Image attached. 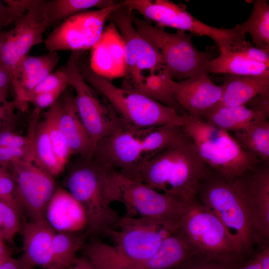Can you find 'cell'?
<instances>
[{
    "mask_svg": "<svg viewBox=\"0 0 269 269\" xmlns=\"http://www.w3.org/2000/svg\"><path fill=\"white\" fill-rule=\"evenodd\" d=\"M179 228L180 220L124 216L104 234L113 245L90 236L81 250L97 269H132L153 255L163 240Z\"/></svg>",
    "mask_w": 269,
    "mask_h": 269,
    "instance_id": "obj_1",
    "label": "cell"
},
{
    "mask_svg": "<svg viewBox=\"0 0 269 269\" xmlns=\"http://www.w3.org/2000/svg\"><path fill=\"white\" fill-rule=\"evenodd\" d=\"M254 189L251 169L227 178L208 166L196 194V199L239 238L244 255L252 253L259 243L251 208Z\"/></svg>",
    "mask_w": 269,
    "mask_h": 269,
    "instance_id": "obj_2",
    "label": "cell"
},
{
    "mask_svg": "<svg viewBox=\"0 0 269 269\" xmlns=\"http://www.w3.org/2000/svg\"><path fill=\"white\" fill-rule=\"evenodd\" d=\"M109 18L117 26L125 44L126 73L120 87L181 111L170 91L169 82L172 79L161 54L138 33L131 12L122 5Z\"/></svg>",
    "mask_w": 269,
    "mask_h": 269,
    "instance_id": "obj_3",
    "label": "cell"
},
{
    "mask_svg": "<svg viewBox=\"0 0 269 269\" xmlns=\"http://www.w3.org/2000/svg\"><path fill=\"white\" fill-rule=\"evenodd\" d=\"M119 173L111 165L92 157L81 158L68 172L65 186L85 209L89 237L104 235L121 217L111 206L119 201Z\"/></svg>",
    "mask_w": 269,
    "mask_h": 269,
    "instance_id": "obj_4",
    "label": "cell"
},
{
    "mask_svg": "<svg viewBox=\"0 0 269 269\" xmlns=\"http://www.w3.org/2000/svg\"><path fill=\"white\" fill-rule=\"evenodd\" d=\"M207 168L187 132L173 144L144 162L139 176L144 185L177 196L188 205L196 199Z\"/></svg>",
    "mask_w": 269,
    "mask_h": 269,
    "instance_id": "obj_5",
    "label": "cell"
},
{
    "mask_svg": "<svg viewBox=\"0 0 269 269\" xmlns=\"http://www.w3.org/2000/svg\"><path fill=\"white\" fill-rule=\"evenodd\" d=\"M81 75L94 89L110 103L124 129L136 130L168 125H184L182 114L143 94L118 87L79 62Z\"/></svg>",
    "mask_w": 269,
    "mask_h": 269,
    "instance_id": "obj_6",
    "label": "cell"
},
{
    "mask_svg": "<svg viewBox=\"0 0 269 269\" xmlns=\"http://www.w3.org/2000/svg\"><path fill=\"white\" fill-rule=\"evenodd\" d=\"M131 17L138 33L161 54L173 80L209 74V63L213 58L208 52L199 51L195 47L191 34L182 30L167 32L134 15L133 12Z\"/></svg>",
    "mask_w": 269,
    "mask_h": 269,
    "instance_id": "obj_7",
    "label": "cell"
},
{
    "mask_svg": "<svg viewBox=\"0 0 269 269\" xmlns=\"http://www.w3.org/2000/svg\"><path fill=\"white\" fill-rule=\"evenodd\" d=\"M184 127L202 160L227 178L243 174L259 162L245 153L229 132L182 114Z\"/></svg>",
    "mask_w": 269,
    "mask_h": 269,
    "instance_id": "obj_8",
    "label": "cell"
},
{
    "mask_svg": "<svg viewBox=\"0 0 269 269\" xmlns=\"http://www.w3.org/2000/svg\"><path fill=\"white\" fill-rule=\"evenodd\" d=\"M180 228L199 257L238 262L244 255L239 238L197 199L187 205Z\"/></svg>",
    "mask_w": 269,
    "mask_h": 269,
    "instance_id": "obj_9",
    "label": "cell"
},
{
    "mask_svg": "<svg viewBox=\"0 0 269 269\" xmlns=\"http://www.w3.org/2000/svg\"><path fill=\"white\" fill-rule=\"evenodd\" d=\"M122 4L129 12L139 13L143 19L153 21L158 27L208 36L216 44L220 52L228 50L233 41L246 37L239 24L232 28L211 26L195 18L181 3L177 4L168 0H126Z\"/></svg>",
    "mask_w": 269,
    "mask_h": 269,
    "instance_id": "obj_10",
    "label": "cell"
},
{
    "mask_svg": "<svg viewBox=\"0 0 269 269\" xmlns=\"http://www.w3.org/2000/svg\"><path fill=\"white\" fill-rule=\"evenodd\" d=\"M83 52L72 51L64 69L69 85L75 92L78 113L90 137L93 151L99 141L124 128L110 103L90 86L81 75L79 61Z\"/></svg>",
    "mask_w": 269,
    "mask_h": 269,
    "instance_id": "obj_11",
    "label": "cell"
},
{
    "mask_svg": "<svg viewBox=\"0 0 269 269\" xmlns=\"http://www.w3.org/2000/svg\"><path fill=\"white\" fill-rule=\"evenodd\" d=\"M122 2L103 9L87 10L61 22L43 40L48 52L92 49L100 39L106 20Z\"/></svg>",
    "mask_w": 269,
    "mask_h": 269,
    "instance_id": "obj_12",
    "label": "cell"
},
{
    "mask_svg": "<svg viewBox=\"0 0 269 269\" xmlns=\"http://www.w3.org/2000/svg\"><path fill=\"white\" fill-rule=\"evenodd\" d=\"M147 130L122 129L99 141L90 157L119 169L126 178L141 182L140 167L150 158L146 141Z\"/></svg>",
    "mask_w": 269,
    "mask_h": 269,
    "instance_id": "obj_13",
    "label": "cell"
},
{
    "mask_svg": "<svg viewBox=\"0 0 269 269\" xmlns=\"http://www.w3.org/2000/svg\"><path fill=\"white\" fill-rule=\"evenodd\" d=\"M120 199L125 216L157 220H180L187 205L179 198L154 190L142 183L118 175Z\"/></svg>",
    "mask_w": 269,
    "mask_h": 269,
    "instance_id": "obj_14",
    "label": "cell"
},
{
    "mask_svg": "<svg viewBox=\"0 0 269 269\" xmlns=\"http://www.w3.org/2000/svg\"><path fill=\"white\" fill-rule=\"evenodd\" d=\"M14 183L13 197L22 213L31 221L45 219V211L55 191L48 173L33 161H19L8 168Z\"/></svg>",
    "mask_w": 269,
    "mask_h": 269,
    "instance_id": "obj_15",
    "label": "cell"
},
{
    "mask_svg": "<svg viewBox=\"0 0 269 269\" xmlns=\"http://www.w3.org/2000/svg\"><path fill=\"white\" fill-rule=\"evenodd\" d=\"M169 88L181 109L201 120L220 103L222 95L221 86L215 84L207 74L177 81L171 79Z\"/></svg>",
    "mask_w": 269,
    "mask_h": 269,
    "instance_id": "obj_16",
    "label": "cell"
},
{
    "mask_svg": "<svg viewBox=\"0 0 269 269\" xmlns=\"http://www.w3.org/2000/svg\"><path fill=\"white\" fill-rule=\"evenodd\" d=\"M89 67L94 73L110 81L125 76V42L117 26L111 21L92 49Z\"/></svg>",
    "mask_w": 269,
    "mask_h": 269,
    "instance_id": "obj_17",
    "label": "cell"
},
{
    "mask_svg": "<svg viewBox=\"0 0 269 269\" xmlns=\"http://www.w3.org/2000/svg\"><path fill=\"white\" fill-rule=\"evenodd\" d=\"M23 238V261L31 267L49 269L51 246L55 230L46 219L26 222L21 226Z\"/></svg>",
    "mask_w": 269,
    "mask_h": 269,
    "instance_id": "obj_18",
    "label": "cell"
},
{
    "mask_svg": "<svg viewBox=\"0 0 269 269\" xmlns=\"http://www.w3.org/2000/svg\"><path fill=\"white\" fill-rule=\"evenodd\" d=\"M59 59L57 52H48L37 56L28 55L20 61L16 82L12 85L16 108L23 110L26 96L53 72Z\"/></svg>",
    "mask_w": 269,
    "mask_h": 269,
    "instance_id": "obj_19",
    "label": "cell"
},
{
    "mask_svg": "<svg viewBox=\"0 0 269 269\" xmlns=\"http://www.w3.org/2000/svg\"><path fill=\"white\" fill-rule=\"evenodd\" d=\"M45 219L58 232H79L86 227V214L82 205L67 191L55 190L45 211Z\"/></svg>",
    "mask_w": 269,
    "mask_h": 269,
    "instance_id": "obj_20",
    "label": "cell"
},
{
    "mask_svg": "<svg viewBox=\"0 0 269 269\" xmlns=\"http://www.w3.org/2000/svg\"><path fill=\"white\" fill-rule=\"evenodd\" d=\"M61 101L59 125L70 154L89 159L92 152V143L79 116L75 96L64 93Z\"/></svg>",
    "mask_w": 269,
    "mask_h": 269,
    "instance_id": "obj_21",
    "label": "cell"
},
{
    "mask_svg": "<svg viewBox=\"0 0 269 269\" xmlns=\"http://www.w3.org/2000/svg\"><path fill=\"white\" fill-rule=\"evenodd\" d=\"M198 257L187 237L179 228L163 240L153 255L132 269H176Z\"/></svg>",
    "mask_w": 269,
    "mask_h": 269,
    "instance_id": "obj_22",
    "label": "cell"
},
{
    "mask_svg": "<svg viewBox=\"0 0 269 269\" xmlns=\"http://www.w3.org/2000/svg\"><path fill=\"white\" fill-rule=\"evenodd\" d=\"M40 2L41 0H37L32 8L14 21L15 25L12 29L5 31L20 61L28 55L33 46L43 41V34L49 27L47 21L41 15Z\"/></svg>",
    "mask_w": 269,
    "mask_h": 269,
    "instance_id": "obj_23",
    "label": "cell"
},
{
    "mask_svg": "<svg viewBox=\"0 0 269 269\" xmlns=\"http://www.w3.org/2000/svg\"><path fill=\"white\" fill-rule=\"evenodd\" d=\"M254 189L251 207L259 243L269 239V161H259L252 168Z\"/></svg>",
    "mask_w": 269,
    "mask_h": 269,
    "instance_id": "obj_24",
    "label": "cell"
},
{
    "mask_svg": "<svg viewBox=\"0 0 269 269\" xmlns=\"http://www.w3.org/2000/svg\"><path fill=\"white\" fill-rule=\"evenodd\" d=\"M221 86L222 95L217 106H245L257 95L269 92V76L226 75Z\"/></svg>",
    "mask_w": 269,
    "mask_h": 269,
    "instance_id": "obj_25",
    "label": "cell"
},
{
    "mask_svg": "<svg viewBox=\"0 0 269 269\" xmlns=\"http://www.w3.org/2000/svg\"><path fill=\"white\" fill-rule=\"evenodd\" d=\"M263 117L232 135L240 148L259 161H269V121Z\"/></svg>",
    "mask_w": 269,
    "mask_h": 269,
    "instance_id": "obj_26",
    "label": "cell"
},
{
    "mask_svg": "<svg viewBox=\"0 0 269 269\" xmlns=\"http://www.w3.org/2000/svg\"><path fill=\"white\" fill-rule=\"evenodd\" d=\"M263 117H266L246 106L218 105L209 111L202 120L226 132L234 133L245 128Z\"/></svg>",
    "mask_w": 269,
    "mask_h": 269,
    "instance_id": "obj_27",
    "label": "cell"
},
{
    "mask_svg": "<svg viewBox=\"0 0 269 269\" xmlns=\"http://www.w3.org/2000/svg\"><path fill=\"white\" fill-rule=\"evenodd\" d=\"M117 3L112 0H41L39 9L42 17L50 26L91 8L103 9Z\"/></svg>",
    "mask_w": 269,
    "mask_h": 269,
    "instance_id": "obj_28",
    "label": "cell"
},
{
    "mask_svg": "<svg viewBox=\"0 0 269 269\" xmlns=\"http://www.w3.org/2000/svg\"><path fill=\"white\" fill-rule=\"evenodd\" d=\"M89 236L86 231L56 233L51 246V261L49 269H67L78 258L77 253L82 250Z\"/></svg>",
    "mask_w": 269,
    "mask_h": 269,
    "instance_id": "obj_29",
    "label": "cell"
},
{
    "mask_svg": "<svg viewBox=\"0 0 269 269\" xmlns=\"http://www.w3.org/2000/svg\"><path fill=\"white\" fill-rule=\"evenodd\" d=\"M209 65V72L235 76H269V66L229 51L220 52Z\"/></svg>",
    "mask_w": 269,
    "mask_h": 269,
    "instance_id": "obj_30",
    "label": "cell"
},
{
    "mask_svg": "<svg viewBox=\"0 0 269 269\" xmlns=\"http://www.w3.org/2000/svg\"><path fill=\"white\" fill-rule=\"evenodd\" d=\"M253 9L248 18L239 24L244 33L251 36L255 47L269 53V4L266 0L252 1Z\"/></svg>",
    "mask_w": 269,
    "mask_h": 269,
    "instance_id": "obj_31",
    "label": "cell"
},
{
    "mask_svg": "<svg viewBox=\"0 0 269 269\" xmlns=\"http://www.w3.org/2000/svg\"><path fill=\"white\" fill-rule=\"evenodd\" d=\"M33 142V162L53 177L60 174L64 169L54 152L42 122L32 137Z\"/></svg>",
    "mask_w": 269,
    "mask_h": 269,
    "instance_id": "obj_32",
    "label": "cell"
},
{
    "mask_svg": "<svg viewBox=\"0 0 269 269\" xmlns=\"http://www.w3.org/2000/svg\"><path fill=\"white\" fill-rule=\"evenodd\" d=\"M61 106V100L58 99L44 113L43 123L57 158L65 168L71 155L59 125Z\"/></svg>",
    "mask_w": 269,
    "mask_h": 269,
    "instance_id": "obj_33",
    "label": "cell"
},
{
    "mask_svg": "<svg viewBox=\"0 0 269 269\" xmlns=\"http://www.w3.org/2000/svg\"><path fill=\"white\" fill-rule=\"evenodd\" d=\"M23 214L17 203L0 198V220L4 239L11 242L21 228V217Z\"/></svg>",
    "mask_w": 269,
    "mask_h": 269,
    "instance_id": "obj_34",
    "label": "cell"
},
{
    "mask_svg": "<svg viewBox=\"0 0 269 269\" xmlns=\"http://www.w3.org/2000/svg\"><path fill=\"white\" fill-rule=\"evenodd\" d=\"M68 85V78L64 67L52 72L27 94L23 101V110L25 109L29 101L35 96L61 88H66Z\"/></svg>",
    "mask_w": 269,
    "mask_h": 269,
    "instance_id": "obj_35",
    "label": "cell"
},
{
    "mask_svg": "<svg viewBox=\"0 0 269 269\" xmlns=\"http://www.w3.org/2000/svg\"><path fill=\"white\" fill-rule=\"evenodd\" d=\"M227 51L269 66V53L253 46L246 40V37L233 41Z\"/></svg>",
    "mask_w": 269,
    "mask_h": 269,
    "instance_id": "obj_36",
    "label": "cell"
},
{
    "mask_svg": "<svg viewBox=\"0 0 269 269\" xmlns=\"http://www.w3.org/2000/svg\"><path fill=\"white\" fill-rule=\"evenodd\" d=\"M33 160V145L24 148L0 146V165L7 169L13 163L19 161Z\"/></svg>",
    "mask_w": 269,
    "mask_h": 269,
    "instance_id": "obj_37",
    "label": "cell"
},
{
    "mask_svg": "<svg viewBox=\"0 0 269 269\" xmlns=\"http://www.w3.org/2000/svg\"><path fill=\"white\" fill-rule=\"evenodd\" d=\"M238 262L196 257L176 269H237Z\"/></svg>",
    "mask_w": 269,
    "mask_h": 269,
    "instance_id": "obj_38",
    "label": "cell"
},
{
    "mask_svg": "<svg viewBox=\"0 0 269 269\" xmlns=\"http://www.w3.org/2000/svg\"><path fill=\"white\" fill-rule=\"evenodd\" d=\"M7 7L8 17L5 22L6 26L25 14L36 3L37 0H3Z\"/></svg>",
    "mask_w": 269,
    "mask_h": 269,
    "instance_id": "obj_39",
    "label": "cell"
},
{
    "mask_svg": "<svg viewBox=\"0 0 269 269\" xmlns=\"http://www.w3.org/2000/svg\"><path fill=\"white\" fill-rule=\"evenodd\" d=\"M65 89V88H59L53 91L38 94L32 98L29 103H32L34 106L35 117H37L41 110L49 108L53 105Z\"/></svg>",
    "mask_w": 269,
    "mask_h": 269,
    "instance_id": "obj_40",
    "label": "cell"
},
{
    "mask_svg": "<svg viewBox=\"0 0 269 269\" xmlns=\"http://www.w3.org/2000/svg\"><path fill=\"white\" fill-rule=\"evenodd\" d=\"M14 183L10 173L0 165V198L15 201L13 196Z\"/></svg>",
    "mask_w": 269,
    "mask_h": 269,
    "instance_id": "obj_41",
    "label": "cell"
},
{
    "mask_svg": "<svg viewBox=\"0 0 269 269\" xmlns=\"http://www.w3.org/2000/svg\"><path fill=\"white\" fill-rule=\"evenodd\" d=\"M249 109L264 115L269 118V92L260 94L251 100L245 105Z\"/></svg>",
    "mask_w": 269,
    "mask_h": 269,
    "instance_id": "obj_42",
    "label": "cell"
},
{
    "mask_svg": "<svg viewBox=\"0 0 269 269\" xmlns=\"http://www.w3.org/2000/svg\"><path fill=\"white\" fill-rule=\"evenodd\" d=\"M16 108L14 101L0 102V129L6 126L14 119V110Z\"/></svg>",
    "mask_w": 269,
    "mask_h": 269,
    "instance_id": "obj_43",
    "label": "cell"
},
{
    "mask_svg": "<svg viewBox=\"0 0 269 269\" xmlns=\"http://www.w3.org/2000/svg\"><path fill=\"white\" fill-rule=\"evenodd\" d=\"M0 269H34L26 264L21 257L14 259L11 257L0 266Z\"/></svg>",
    "mask_w": 269,
    "mask_h": 269,
    "instance_id": "obj_44",
    "label": "cell"
},
{
    "mask_svg": "<svg viewBox=\"0 0 269 269\" xmlns=\"http://www.w3.org/2000/svg\"><path fill=\"white\" fill-rule=\"evenodd\" d=\"M261 269H269V247L266 246L257 254Z\"/></svg>",
    "mask_w": 269,
    "mask_h": 269,
    "instance_id": "obj_45",
    "label": "cell"
},
{
    "mask_svg": "<svg viewBox=\"0 0 269 269\" xmlns=\"http://www.w3.org/2000/svg\"><path fill=\"white\" fill-rule=\"evenodd\" d=\"M79 269H97L85 256L78 258L76 263Z\"/></svg>",
    "mask_w": 269,
    "mask_h": 269,
    "instance_id": "obj_46",
    "label": "cell"
},
{
    "mask_svg": "<svg viewBox=\"0 0 269 269\" xmlns=\"http://www.w3.org/2000/svg\"><path fill=\"white\" fill-rule=\"evenodd\" d=\"M7 17V7L3 2L0 0V33L1 32L2 28L5 26Z\"/></svg>",
    "mask_w": 269,
    "mask_h": 269,
    "instance_id": "obj_47",
    "label": "cell"
},
{
    "mask_svg": "<svg viewBox=\"0 0 269 269\" xmlns=\"http://www.w3.org/2000/svg\"><path fill=\"white\" fill-rule=\"evenodd\" d=\"M237 269H261L257 255L242 266H238Z\"/></svg>",
    "mask_w": 269,
    "mask_h": 269,
    "instance_id": "obj_48",
    "label": "cell"
},
{
    "mask_svg": "<svg viewBox=\"0 0 269 269\" xmlns=\"http://www.w3.org/2000/svg\"><path fill=\"white\" fill-rule=\"evenodd\" d=\"M7 255H11L10 251L5 247L4 243H0V257Z\"/></svg>",
    "mask_w": 269,
    "mask_h": 269,
    "instance_id": "obj_49",
    "label": "cell"
},
{
    "mask_svg": "<svg viewBox=\"0 0 269 269\" xmlns=\"http://www.w3.org/2000/svg\"><path fill=\"white\" fill-rule=\"evenodd\" d=\"M11 255H7L0 257V266L11 258Z\"/></svg>",
    "mask_w": 269,
    "mask_h": 269,
    "instance_id": "obj_50",
    "label": "cell"
},
{
    "mask_svg": "<svg viewBox=\"0 0 269 269\" xmlns=\"http://www.w3.org/2000/svg\"><path fill=\"white\" fill-rule=\"evenodd\" d=\"M4 240L2 231L1 230H0V243H3Z\"/></svg>",
    "mask_w": 269,
    "mask_h": 269,
    "instance_id": "obj_51",
    "label": "cell"
},
{
    "mask_svg": "<svg viewBox=\"0 0 269 269\" xmlns=\"http://www.w3.org/2000/svg\"><path fill=\"white\" fill-rule=\"evenodd\" d=\"M69 269H79L78 265L75 263L72 266L69 268Z\"/></svg>",
    "mask_w": 269,
    "mask_h": 269,
    "instance_id": "obj_52",
    "label": "cell"
},
{
    "mask_svg": "<svg viewBox=\"0 0 269 269\" xmlns=\"http://www.w3.org/2000/svg\"><path fill=\"white\" fill-rule=\"evenodd\" d=\"M0 230H2V223L0 220Z\"/></svg>",
    "mask_w": 269,
    "mask_h": 269,
    "instance_id": "obj_53",
    "label": "cell"
}]
</instances>
